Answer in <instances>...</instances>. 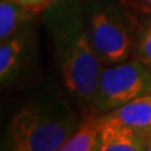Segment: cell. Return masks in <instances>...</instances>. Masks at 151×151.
<instances>
[{
    "instance_id": "cell-1",
    "label": "cell",
    "mask_w": 151,
    "mask_h": 151,
    "mask_svg": "<svg viewBox=\"0 0 151 151\" xmlns=\"http://www.w3.org/2000/svg\"><path fill=\"white\" fill-rule=\"evenodd\" d=\"M49 32L60 79L82 116H93V101L102 63L94 50L87 20L76 6L49 17Z\"/></svg>"
},
{
    "instance_id": "cell-2",
    "label": "cell",
    "mask_w": 151,
    "mask_h": 151,
    "mask_svg": "<svg viewBox=\"0 0 151 151\" xmlns=\"http://www.w3.org/2000/svg\"><path fill=\"white\" fill-rule=\"evenodd\" d=\"M60 98L37 100L22 107L9 124L6 151H57L86 117Z\"/></svg>"
},
{
    "instance_id": "cell-3",
    "label": "cell",
    "mask_w": 151,
    "mask_h": 151,
    "mask_svg": "<svg viewBox=\"0 0 151 151\" xmlns=\"http://www.w3.org/2000/svg\"><path fill=\"white\" fill-rule=\"evenodd\" d=\"M129 9L125 4L98 6L87 19L92 45L102 65L125 62L134 53L139 27Z\"/></svg>"
},
{
    "instance_id": "cell-4",
    "label": "cell",
    "mask_w": 151,
    "mask_h": 151,
    "mask_svg": "<svg viewBox=\"0 0 151 151\" xmlns=\"http://www.w3.org/2000/svg\"><path fill=\"white\" fill-rule=\"evenodd\" d=\"M151 94V70L137 58L103 65L93 101V116H101L139 97Z\"/></svg>"
},
{
    "instance_id": "cell-5",
    "label": "cell",
    "mask_w": 151,
    "mask_h": 151,
    "mask_svg": "<svg viewBox=\"0 0 151 151\" xmlns=\"http://www.w3.org/2000/svg\"><path fill=\"white\" fill-rule=\"evenodd\" d=\"M30 32L24 27L0 44V81L8 86L19 77L29 53Z\"/></svg>"
},
{
    "instance_id": "cell-6",
    "label": "cell",
    "mask_w": 151,
    "mask_h": 151,
    "mask_svg": "<svg viewBox=\"0 0 151 151\" xmlns=\"http://www.w3.org/2000/svg\"><path fill=\"white\" fill-rule=\"evenodd\" d=\"M147 140L136 131L100 116L96 151H145Z\"/></svg>"
},
{
    "instance_id": "cell-7",
    "label": "cell",
    "mask_w": 151,
    "mask_h": 151,
    "mask_svg": "<svg viewBox=\"0 0 151 151\" xmlns=\"http://www.w3.org/2000/svg\"><path fill=\"white\" fill-rule=\"evenodd\" d=\"M101 116L130 127L147 141L151 139V94L139 97Z\"/></svg>"
},
{
    "instance_id": "cell-8",
    "label": "cell",
    "mask_w": 151,
    "mask_h": 151,
    "mask_svg": "<svg viewBox=\"0 0 151 151\" xmlns=\"http://www.w3.org/2000/svg\"><path fill=\"white\" fill-rule=\"evenodd\" d=\"M37 14L14 0H0V42L6 40L27 27Z\"/></svg>"
},
{
    "instance_id": "cell-9",
    "label": "cell",
    "mask_w": 151,
    "mask_h": 151,
    "mask_svg": "<svg viewBox=\"0 0 151 151\" xmlns=\"http://www.w3.org/2000/svg\"><path fill=\"white\" fill-rule=\"evenodd\" d=\"M100 116H88L82 126L57 151H96Z\"/></svg>"
},
{
    "instance_id": "cell-10",
    "label": "cell",
    "mask_w": 151,
    "mask_h": 151,
    "mask_svg": "<svg viewBox=\"0 0 151 151\" xmlns=\"http://www.w3.org/2000/svg\"><path fill=\"white\" fill-rule=\"evenodd\" d=\"M134 54L151 70V19L139 27Z\"/></svg>"
},
{
    "instance_id": "cell-11",
    "label": "cell",
    "mask_w": 151,
    "mask_h": 151,
    "mask_svg": "<svg viewBox=\"0 0 151 151\" xmlns=\"http://www.w3.org/2000/svg\"><path fill=\"white\" fill-rule=\"evenodd\" d=\"M22 5L32 9L37 13H40L43 10H48L52 6H54L57 3H62L63 0H14Z\"/></svg>"
},
{
    "instance_id": "cell-12",
    "label": "cell",
    "mask_w": 151,
    "mask_h": 151,
    "mask_svg": "<svg viewBox=\"0 0 151 151\" xmlns=\"http://www.w3.org/2000/svg\"><path fill=\"white\" fill-rule=\"evenodd\" d=\"M122 4H125L132 10L151 15V0H122Z\"/></svg>"
},
{
    "instance_id": "cell-13",
    "label": "cell",
    "mask_w": 151,
    "mask_h": 151,
    "mask_svg": "<svg viewBox=\"0 0 151 151\" xmlns=\"http://www.w3.org/2000/svg\"><path fill=\"white\" fill-rule=\"evenodd\" d=\"M145 151H151V139L147 141V146H146V149Z\"/></svg>"
}]
</instances>
